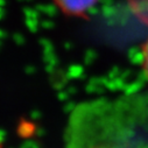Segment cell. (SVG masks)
Listing matches in <instances>:
<instances>
[{
  "label": "cell",
  "mask_w": 148,
  "mask_h": 148,
  "mask_svg": "<svg viewBox=\"0 0 148 148\" xmlns=\"http://www.w3.org/2000/svg\"><path fill=\"white\" fill-rule=\"evenodd\" d=\"M142 68L148 78V40L142 46Z\"/></svg>",
  "instance_id": "cell-2"
},
{
  "label": "cell",
  "mask_w": 148,
  "mask_h": 148,
  "mask_svg": "<svg viewBox=\"0 0 148 148\" xmlns=\"http://www.w3.org/2000/svg\"><path fill=\"white\" fill-rule=\"evenodd\" d=\"M55 6L65 15L84 16L95 7L98 0H53Z\"/></svg>",
  "instance_id": "cell-1"
}]
</instances>
